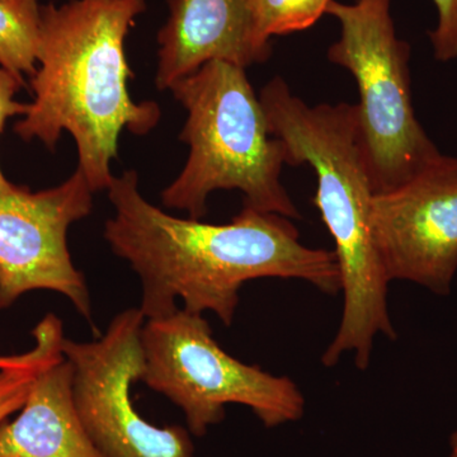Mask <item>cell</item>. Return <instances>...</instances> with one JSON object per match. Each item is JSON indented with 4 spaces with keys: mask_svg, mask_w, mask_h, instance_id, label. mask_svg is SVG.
Returning a JSON list of instances; mask_svg holds the SVG:
<instances>
[{
    "mask_svg": "<svg viewBox=\"0 0 457 457\" xmlns=\"http://www.w3.org/2000/svg\"><path fill=\"white\" fill-rule=\"evenodd\" d=\"M93 194L77 170L57 187L0 195V311L29 291L50 290L93 323L88 287L66 240L71 225L92 212Z\"/></svg>",
    "mask_w": 457,
    "mask_h": 457,
    "instance_id": "ba28073f",
    "label": "cell"
},
{
    "mask_svg": "<svg viewBox=\"0 0 457 457\" xmlns=\"http://www.w3.org/2000/svg\"><path fill=\"white\" fill-rule=\"evenodd\" d=\"M450 453L449 457H457V428L450 436Z\"/></svg>",
    "mask_w": 457,
    "mask_h": 457,
    "instance_id": "d6986e66",
    "label": "cell"
},
{
    "mask_svg": "<svg viewBox=\"0 0 457 457\" xmlns=\"http://www.w3.org/2000/svg\"><path fill=\"white\" fill-rule=\"evenodd\" d=\"M41 5L38 0H0V65L13 73L37 68Z\"/></svg>",
    "mask_w": 457,
    "mask_h": 457,
    "instance_id": "7c38bea8",
    "label": "cell"
},
{
    "mask_svg": "<svg viewBox=\"0 0 457 457\" xmlns=\"http://www.w3.org/2000/svg\"><path fill=\"white\" fill-rule=\"evenodd\" d=\"M33 336L36 339L35 347L17 356H0V370L23 368L40 360L55 343L64 338L62 320L54 314L46 315L33 330Z\"/></svg>",
    "mask_w": 457,
    "mask_h": 457,
    "instance_id": "2e32d148",
    "label": "cell"
},
{
    "mask_svg": "<svg viewBox=\"0 0 457 457\" xmlns=\"http://www.w3.org/2000/svg\"><path fill=\"white\" fill-rule=\"evenodd\" d=\"M371 228L385 276L451 293L457 273V158L441 154L389 191L374 194Z\"/></svg>",
    "mask_w": 457,
    "mask_h": 457,
    "instance_id": "9c48e42d",
    "label": "cell"
},
{
    "mask_svg": "<svg viewBox=\"0 0 457 457\" xmlns=\"http://www.w3.org/2000/svg\"><path fill=\"white\" fill-rule=\"evenodd\" d=\"M330 0H249L252 32L258 51L269 59L272 36L311 29L327 13Z\"/></svg>",
    "mask_w": 457,
    "mask_h": 457,
    "instance_id": "4fadbf2b",
    "label": "cell"
},
{
    "mask_svg": "<svg viewBox=\"0 0 457 457\" xmlns=\"http://www.w3.org/2000/svg\"><path fill=\"white\" fill-rule=\"evenodd\" d=\"M145 0H71L41 7L32 104L14 132L49 149L68 131L93 192L107 189L120 134H149L162 111L129 95L125 38Z\"/></svg>",
    "mask_w": 457,
    "mask_h": 457,
    "instance_id": "7a4b0ae2",
    "label": "cell"
},
{
    "mask_svg": "<svg viewBox=\"0 0 457 457\" xmlns=\"http://www.w3.org/2000/svg\"><path fill=\"white\" fill-rule=\"evenodd\" d=\"M62 351L38 371L20 414L0 425V457H106L84 428Z\"/></svg>",
    "mask_w": 457,
    "mask_h": 457,
    "instance_id": "8fae6325",
    "label": "cell"
},
{
    "mask_svg": "<svg viewBox=\"0 0 457 457\" xmlns=\"http://www.w3.org/2000/svg\"><path fill=\"white\" fill-rule=\"evenodd\" d=\"M437 9V23L428 32L433 56L437 62L457 60V0H433Z\"/></svg>",
    "mask_w": 457,
    "mask_h": 457,
    "instance_id": "9a60e30c",
    "label": "cell"
},
{
    "mask_svg": "<svg viewBox=\"0 0 457 457\" xmlns=\"http://www.w3.org/2000/svg\"><path fill=\"white\" fill-rule=\"evenodd\" d=\"M158 44L159 90L213 60L243 69L267 60L255 47L249 0H170Z\"/></svg>",
    "mask_w": 457,
    "mask_h": 457,
    "instance_id": "30bf717a",
    "label": "cell"
},
{
    "mask_svg": "<svg viewBox=\"0 0 457 457\" xmlns=\"http://www.w3.org/2000/svg\"><path fill=\"white\" fill-rule=\"evenodd\" d=\"M270 132L284 143L287 165H311L317 177L315 207L335 240L343 312L335 338L321 356L333 368L345 353L366 370L376 337L396 339L387 305L389 279L376 251L371 228L374 197L361 145L356 104L309 106L275 77L261 90Z\"/></svg>",
    "mask_w": 457,
    "mask_h": 457,
    "instance_id": "3957f363",
    "label": "cell"
},
{
    "mask_svg": "<svg viewBox=\"0 0 457 457\" xmlns=\"http://www.w3.org/2000/svg\"><path fill=\"white\" fill-rule=\"evenodd\" d=\"M137 182L135 170L111 179L114 216L104 237L139 276L145 319L173 314L182 300L186 312H212L230 327L240 288L257 278L300 279L326 295L341 293L335 252L303 245L290 219L245 206L228 224L179 219L146 201Z\"/></svg>",
    "mask_w": 457,
    "mask_h": 457,
    "instance_id": "6da1fadb",
    "label": "cell"
},
{
    "mask_svg": "<svg viewBox=\"0 0 457 457\" xmlns=\"http://www.w3.org/2000/svg\"><path fill=\"white\" fill-rule=\"evenodd\" d=\"M62 341L55 343L40 360L23 368L0 370V425L25 404L38 371L62 352Z\"/></svg>",
    "mask_w": 457,
    "mask_h": 457,
    "instance_id": "5bb4252c",
    "label": "cell"
},
{
    "mask_svg": "<svg viewBox=\"0 0 457 457\" xmlns=\"http://www.w3.org/2000/svg\"><path fill=\"white\" fill-rule=\"evenodd\" d=\"M170 90L187 110L180 140L189 146V155L179 176L162 192L165 207L201 220L212 192L237 189L245 207L290 220L302 218L281 183L286 147L270 135L245 69L213 60Z\"/></svg>",
    "mask_w": 457,
    "mask_h": 457,
    "instance_id": "277c9868",
    "label": "cell"
},
{
    "mask_svg": "<svg viewBox=\"0 0 457 457\" xmlns=\"http://www.w3.org/2000/svg\"><path fill=\"white\" fill-rule=\"evenodd\" d=\"M25 86L22 75L13 73L5 68H0V134L9 117L25 116L29 104H20L14 96Z\"/></svg>",
    "mask_w": 457,
    "mask_h": 457,
    "instance_id": "e0dca14e",
    "label": "cell"
},
{
    "mask_svg": "<svg viewBox=\"0 0 457 457\" xmlns=\"http://www.w3.org/2000/svg\"><path fill=\"white\" fill-rule=\"evenodd\" d=\"M141 341L144 383L182 409L188 431L196 437L224 420L228 404L248 407L266 428L297 422L305 413L303 394L290 378L228 354L201 314L179 309L146 319Z\"/></svg>",
    "mask_w": 457,
    "mask_h": 457,
    "instance_id": "8992f818",
    "label": "cell"
},
{
    "mask_svg": "<svg viewBox=\"0 0 457 457\" xmlns=\"http://www.w3.org/2000/svg\"><path fill=\"white\" fill-rule=\"evenodd\" d=\"M16 187L17 186L12 185V183L3 176L2 170H0V195L8 194V192L13 191Z\"/></svg>",
    "mask_w": 457,
    "mask_h": 457,
    "instance_id": "ac0fdd59",
    "label": "cell"
},
{
    "mask_svg": "<svg viewBox=\"0 0 457 457\" xmlns=\"http://www.w3.org/2000/svg\"><path fill=\"white\" fill-rule=\"evenodd\" d=\"M390 7L392 0H330L327 7L341 25L328 60L356 80L361 145L375 194L402 185L441 154L417 119L411 46L396 35Z\"/></svg>",
    "mask_w": 457,
    "mask_h": 457,
    "instance_id": "5b68a950",
    "label": "cell"
},
{
    "mask_svg": "<svg viewBox=\"0 0 457 457\" xmlns=\"http://www.w3.org/2000/svg\"><path fill=\"white\" fill-rule=\"evenodd\" d=\"M139 308L113 318L92 342L62 341L73 366L75 407L84 428L106 457H195L187 429L158 427L144 420L132 403V385L145 374Z\"/></svg>",
    "mask_w": 457,
    "mask_h": 457,
    "instance_id": "52a82bcc",
    "label": "cell"
}]
</instances>
